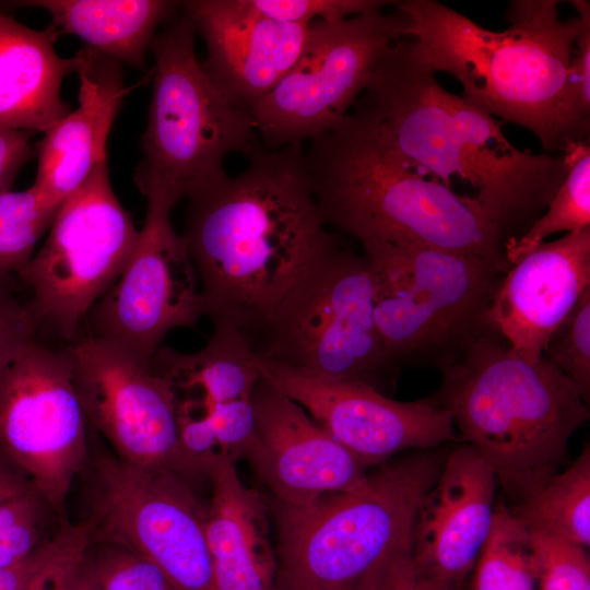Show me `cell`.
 Wrapping results in <instances>:
<instances>
[{"instance_id":"cell-1","label":"cell","mask_w":590,"mask_h":590,"mask_svg":"<svg viewBox=\"0 0 590 590\" xmlns=\"http://www.w3.org/2000/svg\"><path fill=\"white\" fill-rule=\"evenodd\" d=\"M303 145L257 143L235 177L188 198L181 233L204 316L257 351L273 319L338 243L327 229Z\"/></svg>"},{"instance_id":"cell-2","label":"cell","mask_w":590,"mask_h":590,"mask_svg":"<svg viewBox=\"0 0 590 590\" xmlns=\"http://www.w3.org/2000/svg\"><path fill=\"white\" fill-rule=\"evenodd\" d=\"M435 74L414 40L400 38L352 113L447 188L452 189L453 178L470 185L506 240L519 237L566 177L564 155L516 148L503 133L505 121L445 90Z\"/></svg>"},{"instance_id":"cell-3","label":"cell","mask_w":590,"mask_h":590,"mask_svg":"<svg viewBox=\"0 0 590 590\" xmlns=\"http://www.w3.org/2000/svg\"><path fill=\"white\" fill-rule=\"evenodd\" d=\"M558 4L511 1L506 14L510 26L494 32L435 0L392 1L406 17L404 37L414 40L435 73L452 75L468 104L530 130L546 152L589 140L590 131L567 98L580 21H563Z\"/></svg>"},{"instance_id":"cell-4","label":"cell","mask_w":590,"mask_h":590,"mask_svg":"<svg viewBox=\"0 0 590 590\" xmlns=\"http://www.w3.org/2000/svg\"><path fill=\"white\" fill-rule=\"evenodd\" d=\"M303 162L326 225L361 243L416 245L508 263L506 237L474 197L447 188L353 113L310 140Z\"/></svg>"},{"instance_id":"cell-5","label":"cell","mask_w":590,"mask_h":590,"mask_svg":"<svg viewBox=\"0 0 590 590\" xmlns=\"http://www.w3.org/2000/svg\"><path fill=\"white\" fill-rule=\"evenodd\" d=\"M429 398L493 470L512 506L558 472L571 435L589 418L577 386L542 357L527 361L487 329L441 370Z\"/></svg>"},{"instance_id":"cell-6","label":"cell","mask_w":590,"mask_h":590,"mask_svg":"<svg viewBox=\"0 0 590 590\" xmlns=\"http://www.w3.org/2000/svg\"><path fill=\"white\" fill-rule=\"evenodd\" d=\"M445 461L415 450L368 472L358 487L312 503H276L275 590H338L411 545L417 508Z\"/></svg>"},{"instance_id":"cell-7","label":"cell","mask_w":590,"mask_h":590,"mask_svg":"<svg viewBox=\"0 0 590 590\" xmlns=\"http://www.w3.org/2000/svg\"><path fill=\"white\" fill-rule=\"evenodd\" d=\"M386 354L401 366L442 370L489 329L488 310L510 264L381 240L362 243Z\"/></svg>"},{"instance_id":"cell-8","label":"cell","mask_w":590,"mask_h":590,"mask_svg":"<svg viewBox=\"0 0 590 590\" xmlns=\"http://www.w3.org/2000/svg\"><path fill=\"white\" fill-rule=\"evenodd\" d=\"M196 34L184 11L152 43V98L135 170L162 181L177 201L222 181L225 157L259 143L250 111L229 104L204 72Z\"/></svg>"},{"instance_id":"cell-9","label":"cell","mask_w":590,"mask_h":590,"mask_svg":"<svg viewBox=\"0 0 590 590\" xmlns=\"http://www.w3.org/2000/svg\"><path fill=\"white\" fill-rule=\"evenodd\" d=\"M139 231L118 200L107 160L61 204L49 235L16 276L27 286L39 332L66 344L128 264Z\"/></svg>"},{"instance_id":"cell-10","label":"cell","mask_w":590,"mask_h":590,"mask_svg":"<svg viewBox=\"0 0 590 590\" xmlns=\"http://www.w3.org/2000/svg\"><path fill=\"white\" fill-rule=\"evenodd\" d=\"M260 356L382 392L399 370L374 315V284L363 256L337 243L268 328Z\"/></svg>"},{"instance_id":"cell-11","label":"cell","mask_w":590,"mask_h":590,"mask_svg":"<svg viewBox=\"0 0 590 590\" xmlns=\"http://www.w3.org/2000/svg\"><path fill=\"white\" fill-rule=\"evenodd\" d=\"M405 25L404 14L382 10L312 22L295 64L250 110L262 145H303L334 128Z\"/></svg>"},{"instance_id":"cell-12","label":"cell","mask_w":590,"mask_h":590,"mask_svg":"<svg viewBox=\"0 0 590 590\" xmlns=\"http://www.w3.org/2000/svg\"><path fill=\"white\" fill-rule=\"evenodd\" d=\"M205 512L186 477L173 470L106 456L97 461L86 520L92 543L145 558L178 590H217Z\"/></svg>"},{"instance_id":"cell-13","label":"cell","mask_w":590,"mask_h":590,"mask_svg":"<svg viewBox=\"0 0 590 590\" xmlns=\"http://www.w3.org/2000/svg\"><path fill=\"white\" fill-rule=\"evenodd\" d=\"M146 214L133 253L85 320L91 337L150 363L169 331L204 316L199 278L181 234L170 222L178 202L158 179L135 174Z\"/></svg>"},{"instance_id":"cell-14","label":"cell","mask_w":590,"mask_h":590,"mask_svg":"<svg viewBox=\"0 0 590 590\" xmlns=\"http://www.w3.org/2000/svg\"><path fill=\"white\" fill-rule=\"evenodd\" d=\"M87 423L64 347L37 339L0 368V451L62 521Z\"/></svg>"},{"instance_id":"cell-15","label":"cell","mask_w":590,"mask_h":590,"mask_svg":"<svg viewBox=\"0 0 590 590\" xmlns=\"http://www.w3.org/2000/svg\"><path fill=\"white\" fill-rule=\"evenodd\" d=\"M63 347L86 418L109 441L117 458L141 468L169 469L186 477L173 396L151 362L91 335Z\"/></svg>"},{"instance_id":"cell-16","label":"cell","mask_w":590,"mask_h":590,"mask_svg":"<svg viewBox=\"0 0 590 590\" xmlns=\"http://www.w3.org/2000/svg\"><path fill=\"white\" fill-rule=\"evenodd\" d=\"M257 365L262 379L299 404L368 468L455 437L451 414L429 398L396 401L369 385L326 377L259 354Z\"/></svg>"},{"instance_id":"cell-17","label":"cell","mask_w":590,"mask_h":590,"mask_svg":"<svg viewBox=\"0 0 590 590\" xmlns=\"http://www.w3.org/2000/svg\"><path fill=\"white\" fill-rule=\"evenodd\" d=\"M252 403L257 442L247 461L278 503L306 505L364 483L369 468L262 378Z\"/></svg>"},{"instance_id":"cell-18","label":"cell","mask_w":590,"mask_h":590,"mask_svg":"<svg viewBox=\"0 0 590 590\" xmlns=\"http://www.w3.org/2000/svg\"><path fill=\"white\" fill-rule=\"evenodd\" d=\"M496 485L491 467L465 444L445 459L423 497L410 550L420 570L442 590H464L493 527Z\"/></svg>"},{"instance_id":"cell-19","label":"cell","mask_w":590,"mask_h":590,"mask_svg":"<svg viewBox=\"0 0 590 590\" xmlns=\"http://www.w3.org/2000/svg\"><path fill=\"white\" fill-rule=\"evenodd\" d=\"M182 8L204 40L208 78L229 104L248 111L295 64L310 25L266 17L247 0H191Z\"/></svg>"},{"instance_id":"cell-20","label":"cell","mask_w":590,"mask_h":590,"mask_svg":"<svg viewBox=\"0 0 590 590\" xmlns=\"http://www.w3.org/2000/svg\"><path fill=\"white\" fill-rule=\"evenodd\" d=\"M590 287V227L543 241L510 264L487 322L520 357L538 362L556 329Z\"/></svg>"},{"instance_id":"cell-21","label":"cell","mask_w":590,"mask_h":590,"mask_svg":"<svg viewBox=\"0 0 590 590\" xmlns=\"http://www.w3.org/2000/svg\"><path fill=\"white\" fill-rule=\"evenodd\" d=\"M84 54L76 72L79 106L34 145L37 172L32 187L58 209L107 160L109 132L129 91L118 61L87 46Z\"/></svg>"},{"instance_id":"cell-22","label":"cell","mask_w":590,"mask_h":590,"mask_svg":"<svg viewBox=\"0 0 590 590\" xmlns=\"http://www.w3.org/2000/svg\"><path fill=\"white\" fill-rule=\"evenodd\" d=\"M206 477L212 495L205 535L217 590H275L278 559L260 494L241 482L226 457Z\"/></svg>"},{"instance_id":"cell-23","label":"cell","mask_w":590,"mask_h":590,"mask_svg":"<svg viewBox=\"0 0 590 590\" xmlns=\"http://www.w3.org/2000/svg\"><path fill=\"white\" fill-rule=\"evenodd\" d=\"M59 35L51 24L34 30L0 12V127L44 133L70 113L61 85L85 54L59 56Z\"/></svg>"},{"instance_id":"cell-24","label":"cell","mask_w":590,"mask_h":590,"mask_svg":"<svg viewBox=\"0 0 590 590\" xmlns=\"http://www.w3.org/2000/svg\"><path fill=\"white\" fill-rule=\"evenodd\" d=\"M46 11L59 34H71L119 63L143 69L157 28L182 2L166 0H26L11 2Z\"/></svg>"},{"instance_id":"cell-25","label":"cell","mask_w":590,"mask_h":590,"mask_svg":"<svg viewBox=\"0 0 590 590\" xmlns=\"http://www.w3.org/2000/svg\"><path fill=\"white\" fill-rule=\"evenodd\" d=\"M530 530L548 533L589 548L590 449L586 446L573 464L556 472L533 496L508 506Z\"/></svg>"},{"instance_id":"cell-26","label":"cell","mask_w":590,"mask_h":590,"mask_svg":"<svg viewBox=\"0 0 590 590\" xmlns=\"http://www.w3.org/2000/svg\"><path fill=\"white\" fill-rule=\"evenodd\" d=\"M567 174L544 213L519 237L504 244L505 257L515 263L556 233L590 227V145L589 140L568 141L562 152Z\"/></svg>"},{"instance_id":"cell-27","label":"cell","mask_w":590,"mask_h":590,"mask_svg":"<svg viewBox=\"0 0 590 590\" xmlns=\"http://www.w3.org/2000/svg\"><path fill=\"white\" fill-rule=\"evenodd\" d=\"M471 590H538L530 531L504 499L495 505L493 527L473 568Z\"/></svg>"},{"instance_id":"cell-28","label":"cell","mask_w":590,"mask_h":590,"mask_svg":"<svg viewBox=\"0 0 590 590\" xmlns=\"http://www.w3.org/2000/svg\"><path fill=\"white\" fill-rule=\"evenodd\" d=\"M58 211L32 186L0 193V272L16 275L30 263Z\"/></svg>"},{"instance_id":"cell-29","label":"cell","mask_w":590,"mask_h":590,"mask_svg":"<svg viewBox=\"0 0 590 590\" xmlns=\"http://www.w3.org/2000/svg\"><path fill=\"white\" fill-rule=\"evenodd\" d=\"M543 357L553 363L590 398V287L550 338Z\"/></svg>"},{"instance_id":"cell-30","label":"cell","mask_w":590,"mask_h":590,"mask_svg":"<svg viewBox=\"0 0 590 590\" xmlns=\"http://www.w3.org/2000/svg\"><path fill=\"white\" fill-rule=\"evenodd\" d=\"M538 590H590L587 548L562 538L530 530Z\"/></svg>"},{"instance_id":"cell-31","label":"cell","mask_w":590,"mask_h":590,"mask_svg":"<svg viewBox=\"0 0 590 590\" xmlns=\"http://www.w3.org/2000/svg\"><path fill=\"white\" fill-rule=\"evenodd\" d=\"M86 565L101 590H178L151 562L118 546L99 544Z\"/></svg>"},{"instance_id":"cell-32","label":"cell","mask_w":590,"mask_h":590,"mask_svg":"<svg viewBox=\"0 0 590 590\" xmlns=\"http://www.w3.org/2000/svg\"><path fill=\"white\" fill-rule=\"evenodd\" d=\"M43 504L34 488L0 500V569L20 563L42 544Z\"/></svg>"},{"instance_id":"cell-33","label":"cell","mask_w":590,"mask_h":590,"mask_svg":"<svg viewBox=\"0 0 590 590\" xmlns=\"http://www.w3.org/2000/svg\"><path fill=\"white\" fill-rule=\"evenodd\" d=\"M92 546L86 521L66 523L55 538V545L25 590H75Z\"/></svg>"},{"instance_id":"cell-34","label":"cell","mask_w":590,"mask_h":590,"mask_svg":"<svg viewBox=\"0 0 590 590\" xmlns=\"http://www.w3.org/2000/svg\"><path fill=\"white\" fill-rule=\"evenodd\" d=\"M259 14L274 21L309 25L315 21H340L382 10L384 0H247Z\"/></svg>"},{"instance_id":"cell-35","label":"cell","mask_w":590,"mask_h":590,"mask_svg":"<svg viewBox=\"0 0 590 590\" xmlns=\"http://www.w3.org/2000/svg\"><path fill=\"white\" fill-rule=\"evenodd\" d=\"M16 275L0 272V368L19 351L39 339V329L28 300L21 299Z\"/></svg>"},{"instance_id":"cell-36","label":"cell","mask_w":590,"mask_h":590,"mask_svg":"<svg viewBox=\"0 0 590 590\" xmlns=\"http://www.w3.org/2000/svg\"><path fill=\"white\" fill-rule=\"evenodd\" d=\"M570 3L579 13L580 25L568 70L567 98L576 119L590 129V2Z\"/></svg>"},{"instance_id":"cell-37","label":"cell","mask_w":590,"mask_h":590,"mask_svg":"<svg viewBox=\"0 0 590 590\" xmlns=\"http://www.w3.org/2000/svg\"><path fill=\"white\" fill-rule=\"evenodd\" d=\"M410 546L374 569L373 590H442L420 570Z\"/></svg>"},{"instance_id":"cell-38","label":"cell","mask_w":590,"mask_h":590,"mask_svg":"<svg viewBox=\"0 0 590 590\" xmlns=\"http://www.w3.org/2000/svg\"><path fill=\"white\" fill-rule=\"evenodd\" d=\"M34 133L0 127V193L11 190L21 168L36 156Z\"/></svg>"},{"instance_id":"cell-39","label":"cell","mask_w":590,"mask_h":590,"mask_svg":"<svg viewBox=\"0 0 590 590\" xmlns=\"http://www.w3.org/2000/svg\"><path fill=\"white\" fill-rule=\"evenodd\" d=\"M54 545L55 538L42 543L20 563L0 569V590H25L34 574L51 553Z\"/></svg>"},{"instance_id":"cell-40","label":"cell","mask_w":590,"mask_h":590,"mask_svg":"<svg viewBox=\"0 0 590 590\" xmlns=\"http://www.w3.org/2000/svg\"><path fill=\"white\" fill-rule=\"evenodd\" d=\"M33 488L26 477L0 453V500Z\"/></svg>"},{"instance_id":"cell-41","label":"cell","mask_w":590,"mask_h":590,"mask_svg":"<svg viewBox=\"0 0 590 590\" xmlns=\"http://www.w3.org/2000/svg\"><path fill=\"white\" fill-rule=\"evenodd\" d=\"M75 590H101L91 570L88 569L86 562L76 582Z\"/></svg>"},{"instance_id":"cell-42","label":"cell","mask_w":590,"mask_h":590,"mask_svg":"<svg viewBox=\"0 0 590 590\" xmlns=\"http://www.w3.org/2000/svg\"><path fill=\"white\" fill-rule=\"evenodd\" d=\"M373 571L374 569L359 581L338 590H373Z\"/></svg>"}]
</instances>
